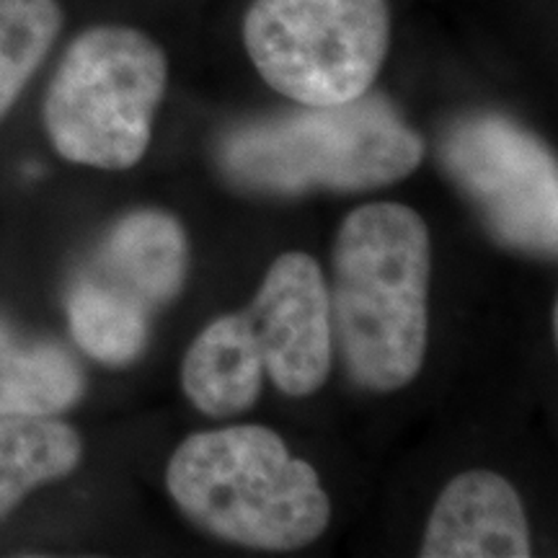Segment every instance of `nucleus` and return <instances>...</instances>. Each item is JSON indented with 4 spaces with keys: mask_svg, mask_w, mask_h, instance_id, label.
<instances>
[{
    "mask_svg": "<svg viewBox=\"0 0 558 558\" xmlns=\"http://www.w3.org/2000/svg\"><path fill=\"white\" fill-rule=\"evenodd\" d=\"M530 530L522 501L507 478L494 471H465L439 494L424 558H525Z\"/></svg>",
    "mask_w": 558,
    "mask_h": 558,
    "instance_id": "6e6552de",
    "label": "nucleus"
},
{
    "mask_svg": "<svg viewBox=\"0 0 558 558\" xmlns=\"http://www.w3.org/2000/svg\"><path fill=\"white\" fill-rule=\"evenodd\" d=\"M243 316L279 390L300 399L324 386L333 357L331 303L308 254L279 256Z\"/></svg>",
    "mask_w": 558,
    "mask_h": 558,
    "instance_id": "0eeeda50",
    "label": "nucleus"
},
{
    "mask_svg": "<svg viewBox=\"0 0 558 558\" xmlns=\"http://www.w3.org/2000/svg\"><path fill=\"white\" fill-rule=\"evenodd\" d=\"M429 233L396 202L354 209L333 246V337L352 380L388 393L418 375L427 352Z\"/></svg>",
    "mask_w": 558,
    "mask_h": 558,
    "instance_id": "f257e3e1",
    "label": "nucleus"
},
{
    "mask_svg": "<svg viewBox=\"0 0 558 558\" xmlns=\"http://www.w3.org/2000/svg\"><path fill=\"white\" fill-rule=\"evenodd\" d=\"M83 373L62 347L26 344L0 326V416H54L83 393Z\"/></svg>",
    "mask_w": 558,
    "mask_h": 558,
    "instance_id": "f8f14e48",
    "label": "nucleus"
},
{
    "mask_svg": "<svg viewBox=\"0 0 558 558\" xmlns=\"http://www.w3.org/2000/svg\"><path fill=\"white\" fill-rule=\"evenodd\" d=\"M422 156V137L375 94L243 124L220 145L228 177L269 194L380 190L409 177Z\"/></svg>",
    "mask_w": 558,
    "mask_h": 558,
    "instance_id": "7ed1b4c3",
    "label": "nucleus"
},
{
    "mask_svg": "<svg viewBox=\"0 0 558 558\" xmlns=\"http://www.w3.org/2000/svg\"><path fill=\"white\" fill-rule=\"evenodd\" d=\"M60 29L58 0H0V117L50 54Z\"/></svg>",
    "mask_w": 558,
    "mask_h": 558,
    "instance_id": "4468645a",
    "label": "nucleus"
},
{
    "mask_svg": "<svg viewBox=\"0 0 558 558\" xmlns=\"http://www.w3.org/2000/svg\"><path fill=\"white\" fill-rule=\"evenodd\" d=\"M388 41V0H254L243 21V45L262 78L303 107L367 94Z\"/></svg>",
    "mask_w": 558,
    "mask_h": 558,
    "instance_id": "39448f33",
    "label": "nucleus"
},
{
    "mask_svg": "<svg viewBox=\"0 0 558 558\" xmlns=\"http://www.w3.org/2000/svg\"><path fill=\"white\" fill-rule=\"evenodd\" d=\"M439 153L501 243L556 254L558 171L538 137L501 114H471L450 124Z\"/></svg>",
    "mask_w": 558,
    "mask_h": 558,
    "instance_id": "423d86ee",
    "label": "nucleus"
},
{
    "mask_svg": "<svg viewBox=\"0 0 558 558\" xmlns=\"http://www.w3.org/2000/svg\"><path fill=\"white\" fill-rule=\"evenodd\" d=\"M264 362L246 316H222L194 339L181 367L184 393L202 414L228 418L262 393Z\"/></svg>",
    "mask_w": 558,
    "mask_h": 558,
    "instance_id": "9d476101",
    "label": "nucleus"
},
{
    "mask_svg": "<svg viewBox=\"0 0 558 558\" xmlns=\"http://www.w3.org/2000/svg\"><path fill=\"white\" fill-rule=\"evenodd\" d=\"M169 60L132 26H94L62 54L45 96L54 150L104 171L132 169L150 145Z\"/></svg>",
    "mask_w": 558,
    "mask_h": 558,
    "instance_id": "20e7f679",
    "label": "nucleus"
},
{
    "mask_svg": "<svg viewBox=\"0 0 558 558\" xmlns=\"http://www.w3.org/2000/svg\"><path fill=\"white\" fill-rule=\"evenodd\" d=\"M186 259V235L177 218L158 209H140L111 228L86 277L150 316L177 298Z\"/></svg>",
    "mask_w": 558,
    "mask_h": 558,
    "instance_id": "1a4fd4ad",
    "label": "nucleus"
},
{
    "mask_svg": "<svg viewBox=\"0 0 558 558\" xmlns=\"http://www.w3.org/2000/svg\"><path fill=\"white\" fill-rule=\"evenodd\" d=\"M68 320L83 352L104 365H128L148 344V313L90 277L70 290Z\"/></svg>",
    "mask_w": 558,
    "mask_h": 558,
    "instance_id": "ddd939ff",
    "label": "nucleus"
},
{
    "mask_svg": "<svg viewBox=\"0 0 558 558\" xmlns=\"http://www.w3.org/2000/svg\"><path fill=\"white\" fill-rule=\"evenodd\" d=\"M83 452L73 427L54 416H0V520L34 488L75 471Z\"/></svg>",
    "mask_w": 558,
    "mask_h": 558,
    "instance_id": "9b49d317",
    "label": "nucleus"
},
{
    "mask_svg": "<svg viewBox=\"0 0 558 558\" xmlns=\"http://www.w3.org/2000/svg\"><path fill=\"white\" fill-rule=\"evenodd\" d=\"M166 481L186 518L246 548H303L331 518L313 465L292 458L284 439L259 424L186 437Z\"/></svg>",
    "mask_w": 558,
    "mask_h": 558,
    "instance_id": "f03ea898",
    "label": "nucleus"
}]
</instances>
